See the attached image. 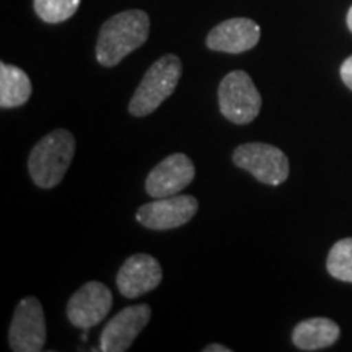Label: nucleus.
<instances>
[{
    "mask_svg": "<svg viewBox=\"0 0 352 352\" xmlns=\"http://www.w3.org/2000/svg\"><path fill=\"white\" fill-rule=\"evenodd\" d=\"M152 310L147 303L122 308L101 331L100 349L103 352H126L151 321Z\"/></svg>",
    "mask_w": 352,
    "mask_h": 352,
    "instance_id": "nucleus-10",
    "label": "nucleus"
},
{
    "mask_svg": "<svg viewBox=\"0 0 352 352\" xmlns=\"http://www.w3.org/2000/svg\"><path fill=\"white\" fill-rule=\"evenodd\" d=\"M217 98L222 116L233 124H250L261 111V95L252 77L243 70H233L222 78Z\"/></svg>",
    "mask_w": 352,
    "mask_h": 352,
    "instance_id": "nucleus-4",
    "label": "nucleus"
},
{
    "mask_svg": "<svg viewBox=\"0 0 352 352\" xmlns=\"http://www.w3.org/2000/svg\"><path fill=\"white\" fill-rule=\"evenodd\" d=\"M341 328L333 320L316 316L303 320L294 328L292 342L300 351H321L340 340Z\"/></svg>",
    "mask_w": 352,
    "mask_h": 352,
    "instance_id": "nucleus-13",
    "label": "nucleus"
},
{
    "mask_svg": "<svg viewBox=\"0 0 352 352\" xmlns=\"http://www.w3.org/2000/svg\"><path fill=\"white\" fill-rule=\"evenodd\" d=\"M32 80L25 70L7 63L0 64V108L23 107L32 96Z\"/></svg>",
    "mask_w": 352,
    "mask_h": 352,
    "instance_id": "nucleus-14",
    "label": "nucleus"
},
{
    "mask_svg": "<svg viewBox=\"0 0 352 352\" xmlns=\"http://www.w3.org/2000/svg\"><path fill=\"white\" fill-rule=\"evenodd\" d=\"M261 38V28L252 19H230L212 28L206 38L209 50L241 54L253 50Z\"/></svg>",
    "mask_w": 352,
    "mask_h": 352,
    "instance_id": "nucleus-12",
    "label": "nucleus"
},
{
    "mask_svg": "<svg viewBox=\"0 0 352 352\" xmlns=\"http://www.w3.org/2000/svg\"><path fill=\"white\" fill-rule=\"evenodd\" d=\"M183 67L175 54H165L157 59L134 91L129 101V113L135 118L152 114L176 90Z\"/></svg>",
    "mask_w": 352,
    "mask_h": 352,
    "instance_id": "nucleus-3",
    "label": "nucleus"
},
{
    "mask_svg": "<svg viewBox=\"0 0 352 352\" xmlns=\"http://www.w3.org/2000/svg\"><path fill=\"white\" fill-rule=\"evenodd\" d=\"M340 76H341V80L344 82V85L352 91V56L347 57L344 63L341 64Z\"/></svg>",
    "mask_w": 352,
    "mask_h": 352,
    "instance_id": "nucleus-17",
    "label": "nucleus"
},
{
    "mask_svg": "<svg viewBox=\"0 0 352 352\" xmlns=\"http://www.w3.org/2000/svg\"><path fill=\"white\" fill-rule=\"evenodd\" d=\"M82 0H33L34 12L46 23H63L76 15Z\"/></svg>",
    "mask_w": 352,
    "mask_h": 352,
    "instance_id": "nucleus-16",
    "label": "nucleus"
},
{
    "mask_svg": "<svg viewBox=\"0 0 352 352\" xmlns=\"http://www.w3.org/2000/svg\"><path fill=\"white\" fill-rule=\"evenodd\" d=\"M197 209L199 202L195 196L175 195L140 206L135 219L140 226L151 230H171L192 220Z\"/></svg>",
    "mask_w": 352,
    "mask_h": 352,
    "instance_id": "nucleus-7",
    "label": "nucleus"
},
{
    "mask_svg": "<svg viewBox=\"0 0 352 352\" xmlns=\"http://www.w3.org/2000/svg\"><path fill=\"white\" fill-rule=\"evenodd\" d=\"M202 351L204 352H230L232 349L230 347L222 346V344H209V346H206Z\"/></svg>",
    "mask_w": 352,
    "mask_h": 352,
    "instance_id": "nucleus-18",
    "label": "nucleus"
},
{
    "mask_svg": "<svg viewBox=\"0 0 352 352\" xmlns=\"http://www.w3.org/2000/svg\"><path fill=\"white\" fill-rule=\"evenodd\" d=\"M233 164L252 173L259 183L280 186L290 173L289 158L279 147L263 142L241 144L233 151Z\"/></svg>",
    "mask_w": 352,
    "mask_h": 352,
    "instance_id": "nucleus-5",
    "label": "nucleus"
},
{
    "mask_svg": "<svg viewBox=\"0 0 352 352\" xmlns=\"http://www.w3.org/2000/svg\"><path fill=\"white\" fill-rule=\"evenodd\" d=\"M8 344L15 352H39L46 344V318L36 297H25L13 314Z\"/></svg>",
    "mask_w": 352,
    "mask_h": 352,
    "instance_id": "nucleus-6",
    "label": "nucleus"
},
{
    "mask_svg": "<svg viewBox=\"0 0 352 352\" xmlns=\"http://www.w3.org/2000/svg\"><path fill=\"white\" fill-rule=\"evenodd\" d=\"M195 175V164L186 153H171L148 173L145 191L153 199L179 195L192 183Z\"/></svg>",
    "mask_w": 352,
    "mask_h": 352,
    "instance_id": "nucleus-9",
    "label": "nucleus"
},
{
    "mask_svg": "<svg viewBox=\"0 0 352 352\" xmlns=\"http://www.w3.org/2000/svg\"><path fill=\"white\" fill-rule=\"evenodd\" d=\"M346 23H347V28H349V32L352 33V6H351V8H349V12H347Z\"/></svg>",
    "mask_w": 352,
    "mask_h": 352,
    "instance_id": "nucleus-19",
    "label": "nucleus"
},
{
    "mask_svg": "<svg viewBox=\"0 0 352 352\" xmlns=\"http://www.w3.org/2000/svg\"><path fill=\"white\" fill-rule=\"evenodd\" d=\"M151 19L144 10H126L111 16L101 26L96 41V60L103 67H114L139 50L148 39Z\"/></svg>",
    "mask_w": 352,
    "mask_h": 352,
    "instance_id": "nucleus-1",
    "label": "nucleus"
},
{
    "mask_svg": "<svg viewBox=\"0 0 352 352\" xmlns=\"http://www.w3.org/2000/svg\"><path fill=\"white\" fill-rule=\"evenodd\" d=\"M327 270L334 279L352 284V239H342L331 246Z\"/></svg>",
    "mask_w": 352,
    "mask_h": 352,
    "instance_id": "nucleus-15",
    "label": "nucleus"
},
{
    "mask_svg": "<svg viewBox=\"0 0 352 352\" xmlns=\"http://www.w3.org/2000/svg\"><path fill=\"white\" fill-rule=\"evenodd\" d=\"M76 155V138L72 132L56 129L34 145L28 158V171L33 183L52 189L64 179Z\"/></svg>",
    "mask_w": 352,
    "mask_h": 352,
    "instance_id": "nucleus-2",
    "label": "nucleus"
},
{
    "mask_svg": "<svg viewBox=\"0 0 352 352\" xmlns=\"http://www.w3.org/2000/svg\"><path fill=\"white\" fill-rule=\"evenodd\" d=\"M113 307V294L98 280L83 284L67 302V318L72 327L90 329L107 318Z\"/></svg>",
    "mask_w": 352,
    "mask_h": 352,
    "instance_id": "nucleus-8",
    "label": "nucleus"
},
{
    "mask_svg": "<svg viewBox=\"0 0 352 352\" xmlns=\"http://www.w3.org/2000/svg\"><path fill=\"white\" fill-rule=\"evenodd\" d=\"M164 271L160 263L151 254H132L120 267L116 276L118 290L122 297L138 298L152 292L162 283Z\"/></svg>",
    "mask_w": 352,
    "mask_h": 352,
    "instance_id": "nucleus-11",
    "label": "nucleus"
}]
</instances>
